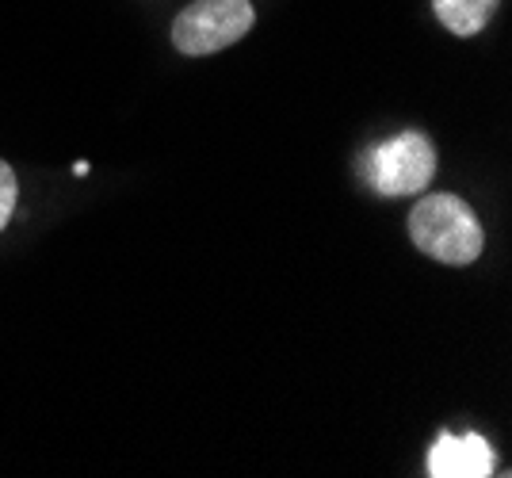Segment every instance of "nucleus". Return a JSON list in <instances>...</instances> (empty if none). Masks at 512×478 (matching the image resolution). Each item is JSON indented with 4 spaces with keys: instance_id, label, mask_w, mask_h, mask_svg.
<instances>
[{
    "instance_id": "nucleus-4",
    "label": "nucleus",
    "mask_w": 512,
    "mask_h": 478,
    "mask_svg": "<svg viewBox=\"0 0 512 478\" xmlns=\"http://www.w3.org/2000/svg\"><path fill=\"white\" fill-rule=\"evenodd\" d=\"M428 475L432 478H486L493 475V448L478 433L451 436L440 433V440L428 452Z\"/></svg>"
},
{
    "instance_id": "nucleus-2",
    "label": "nucleus",
    "mask_w": 512,
    "mask_h": 478,
    "mask_svg": "<svg viewBox=\"0 0 512 478\" xmlns=\"http://www.w3.org/2000/svg\"><path fill=\"white\" fill-rule=\"evenodd\" d=\"M360 176L386 199L421 196L436 176V146L428 134L402 131L360 157Z\"/></svg>"
},
{
    "instance_id": "nucleus-5",
    "label": "nucleus",
    "mask_w": 512,
    "mask_h": 478,
    "mask_svg": "<svg viewBox=\"0 0 512 478\" xmlns=\"http://www.w3.org/2000/svg\"><path fill=\"white\" fill-rule=\"evenodd\" d=\"M497 4L501 0H432V12H436V20L444 23L451 35L470 39V35H478L493 20Z\"/></svg>"
},
{
    "instance_id": "nucleus-6",
    "label": "nucleus",
    "mask_w": 512,
    "mask_h": 478,
    "mask_svg": "<svg viewBox=\"0 0 512 478\" xmlns=\"http://www.w3.org/2000/svg\"><path fill=\"white\" fill-rule=\"evenodd\" d=\"M16 199H20V180H16V173H12L8 161H0V230L12 222Z\"/></svg>"
},
{
    "instance_id": "nucleus-1",
    "label": "nucleus",
    "mask_w": 512,
    "mask_h": 478,
    "mask_svg": "<svg viewBox=\"0 0 512 478\" xmlns=\"http://www.w3.org/2000/svg\"><path fill=\"white\" fill-rule=\"evenodd\" d=\"M409 238L413 245L440 264H474L482 257V222L470 211L467 199L451 196V192H432L421 196L409 211Z\"/></svg>"
},
{
    "instance_id": "nucleus-3",
    "label": "nucleus",
    "mask_w": 512,
    "mask_h": 478,
    "mask_svg": "<svg viewBox=\"0 0 512 478\" xmlns=\"http://www.w3.org/2000/svg\"><path fill=\"white\" fill-rule=\"evenodd\" d=\"M253 20V0H195L172 23V46L188 58L218 54L245 39Z\"/></svg>"
}]
</instances>
